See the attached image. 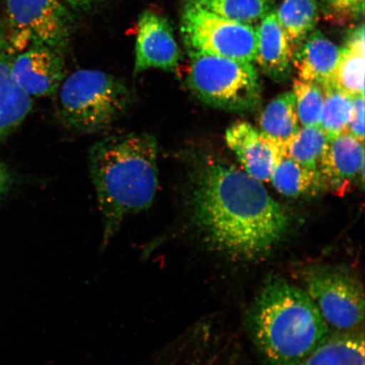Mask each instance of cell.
<instances>
[{"label": "cell", "instance_id": "6da1fadb", "mask_svg": "<svg viewBox=\"0 0 365 365\" xmlns=\"http://www.w3.org/2000/svg\"><path fill=\"white\" fill-rule=\"evenodd\" d=\"M188 216L205 244L242 261L270 252L289 226L284 208L261 181L211 158L197 163L191 175Z\"/></svg>", "mask_w": 365, "mask_h": 365}, {"label": "cell", "instance_id": "7a4b0ae2", "mask_svg": "<svg viewBox=\"0 0 365 365\" xmlns=\"http://www.w3.org/2000/svg\"><path fill=\"white\" fill-rule=\"evenodd\" d=\"M158 144L148 132L112 135L89 150V171L103 223V250L126 219L152 207L158 187Z\"/></svg>", "mask_w": 365, "mask_h": 365}, {"label": "cell", "instance_id": "3957f363", "mask_svg": "<svg viewBox=\"0 0 365 365\" xmlns=\"http://www.w3.org/2000/svg\"><path fill=\"white\" fill-rule=\"evenodd\" d=\"M255 345L267 365H300L329 336V327L302 287L268 277L250 308Z\"/></svg>", "mask_w": 365, "mask_h": 365}, {"label": "cell", "instance_id": "277c9868", "mask_svg": "<svg viewBox=\"0 0 365 365\" xmlns=\"http://www.w3.org/2000/svg\"><path fill=\"white\" fill-rule=\"evenodd\" d=\"M58 91L63 125L84 134L107 129L125 115L135 101L125 81L101 71H77L63 80Z\"/></svg>", "mask_w": 365, "mask_h": 365}, {"label": "cell", "instance_id": "5b68a950", "mask_svg": "<svg viewBox=\"0 0 365 365\" xmlns=\"http://www.w3.org/2000/svg\"><path fill=\"white\" fill-rule=\"evenodd\" d=\"M190 71L186 84L202 103L228 112H250L262 98L253 63L187 51Z\"/></svg>", "mask_w": 365, "mask_h": 365}, {"label": "cell", "instance_id": "8992f818", "mask_svg": "<svg viewBox=\"0 0 365 365\" xmlns=\"http://www.w3.org/2000/svg\"><path fill=\"white\" fill-rule=\"evenodd\" d=\"M180 34L186 51L253 63L257 58V29L225 19L185 0L180 16Z\"/></svg>", "mask_w": 365, "mask_h": 365}, {"label": "cell", "instance_id": "52a82bcc", "mask_svg": "<svg viewBox=\"0 0 365 365\" xmlns=\"http://www.w3.org/2000/svg\"><path fill=\"white\" fill-rule=\"evenodd\" d=\"M300 279L328 327L341 332L358 331L364 318V287L359 277L344 267L317 264L304 267Z\"/></svg>", "mask_w": 365, "mask_h": 365}, {"label": "cell", "instance_id": "ba28073f", "mask_svg": "<svg viewBox=\"0 0 365 365\" xmlns=\"http://www.w3.org/2000/svg\"><path fill=\"white\" fill-rule=\"evenodd\" d=\"M6 34L16 53L33 47L63 53L73 19L63 0H6Z\"/></svg>", "mask_w": 365, "mask_h": 365}, {"label": "cell", "instance_id": "9c48e42d", "mask_svg": "<svg viewBox=\"0 0 365 365\" xmlns=\"http://www.w3.org/2000/svg\"><path fill=\"white\" fill-rule=\"evenodd\" d=\"M180 51L170 22L152 11L141 14L135 43V76L150 68L175 71Z\"/></svg>", "mask_w": 365, "mask_h": 365}, {"label": "cell", "instance_id": "30bf717a", "mask_svg": "<svg viewBox=\"0 0 365 365\" xmlns=\"http://www.w3.org/2000/svg\"><path fill=\"white\" fill-rule=\"evenodd\" d=\"M11 71L17 86L31 98L51 97L66 79L63 53L44 47L23 50L14 57Z\"/></svg>", "mask_w": 365, "mask_h": 365}, {"label": "cell", "instance_id": "8fae6325", "mask_svg": "<svg viewBox=\"0 0 365 365\" xmlns=\"http://www.w3.org/2000/svg\"><path fill=\"white\" fill-rule=\"evenodd\" d=\"M318 173L322 189L344 195L359 178L364 181V143L346 132L328 140Z\"/></svg>", "mask_w": 365, "mask_h": 365}, {"label": "cell", "instance_id": "7c38bea8", "mask_svg": "<svg viewBox=\"0 0 365 365\" xmlns=\"http://www.w3.org/2000/svg\"><path fill=\"white\" fill-rule=\"evenodd\" d=\"M225 139L246 173L261 182L271 181L278 160L284 152L275 141L247 122L236 123L228 128Z\"/></svg>", "mask_w": 365, "mask_h": 365}, {"label": "cell", "instance_id": "4fadbf2b", "mask_svg": "<svg viewBox=\"0 0 365 365\" xmlns=\"http://www.w3.org/2000/svg\"><path fill=\"white\" fill-rule=\"evenodd\" d=\"M4 23L0 22V139L12 133L33 109V98L14 81L11 66L16 56Z\"/></svg>", "mask_w": 365, "mask_h": 365}, {"label": "cell", "instance_id": "5bb4252c", "mask_svg": "<svg viewBox=\"0 0 365 365\" xmlns=\"http://www.w3.org/2000/svg\"><path fill=\"white\" fill-rule=\"evenodd\" d=\"M340 48L319 30H314L294 49L299 79L324 86L334 85Z\"/></svg>", "mask_w": 365, "mask_h": 365}, {"label": "cell", "instance_id": "9a60e30c", "mask_svg": "<svg viewBox=\"0 0 365 365\" xmlns=\"http://www.w3.org/2000/svg\"><path fill=\"white\" fill-rule=\"evenodd\" d=\"M257 33L258 45L255 61L262 72L277 81L289 78L294 49L277 20L275 10L259 21Z\"/></svg>", "mask_w": 365, "mask_h": 365}, {"label": "cell", "instance_id": "2e32d148", "mask_svg": "<svg viewBox=\"0 0 365 365\" xmlns=\"http://www.w3.org/2000/svg\"><path fill=\"white\" fill-rule=\"evenodd\" d=\"M364 27L352 31L344 47L336 68L334 86L346 94L364 95Z\"/></svg>", "mask_w": 365, "mask_h": 365}, {"label": "cell", "instance_id": "e0dca14e", "mask_svg": "<svg viewBox=\"0 0 365 365\" xmlns=\"http://www.w3.org/2000/svg\"><path fill=\"white\" fill-rule=\"evenodd\" d=\"M300 365H365L364 333L329 336Z\"/></svg>", "mask_w": 365, "mask_h": 365}, {"label": "cell", "instance_id": "ac0fdd59", "mask_svg": "<svg viewBox=\"0 0 365 365\" xmlns=\"http://www.w3.org/2000/svg\"><path fill=\"white\" fill-rule=\"evenodd\" d=\"M262 132L284 150L299 129L293 91L278 95L269 103L259 120Z\"/></svg>", "mask_w": 365, "mask_h": 365}, {"label": "cell", "instance_id": "d6986e66", "mask_svg": "<svg viewBox=\"0 0 365 365\" xmlns=\"http://www.w3.org/2000/svg\"><path fill=\"white\" fill-rule=\"evenodd\" d=\"M271 180L278 192L289 197L314 194L322 189L319 173L301 165L284 152L278 160Z\"/></svg>", "mask_w": 365, "mask_h": 365}, {"label": "cell", "instance_id": "ffe728a7", "mask_svg": "<svg viewBox=\"0 0 365 365\" xmlns=\"http://www.w3.org/2000/svg\"><path fill=\"white\" fill-rule=\"evenodd\" d=\"M318 0H284L276 15L294 49L314 30L319 16Z\"/></svg>", "mask_w": 365, "mask_h": 365}, {"label": "cell", "instance_id": "44dd1931", "mask_svg": "<svg viewBox=\"0 0 365 365\" xmlns=\"http://www.w3.org/2000/svg\"><path fill=\"white\" fill-rule=\"evenodd\" d=\"M200 7L225 19L252 25L274 10L275 0H194Z\"/></svg>", "mask_w": 365, "mask_h": 365}, {"label": "cell", "instance_id": "7402d4cb", "mask_svg": "<svg viewBox=\"0 0 365 365\" xmlns=\"http://www.w3.org/2000/svg\"><path fill=\"white\" fill-rule=\"evenodd\" d=\"M327 135L319 126H303L284 149L287 157L301 165L317 171L328 144Z\"/></svg>", "mask_w": 365, "mask_h": 365}, {"label": "cell", "instance_id": "603a6c76", "mask_svg": "<svg viewBox=\"0 0 365 365\" xmlns=\"http://www.w3.org/2000/svg\"><path fill=\"white\" fill-rule=\"evenodd\" d=\"M322 89L324 102L319 126L331 140L348 130L352 111V97L333 84L324 86Z\"/></svg>", "mask_w": 365, "mask_h": 365}, {"label": "cell", "instance_id": "cb8c5ba5", "mask_svg": "<svg viewBox=\"0 0 365 365\" xmlns=\"http://www.w3.org/2000/svg\"><path fill=\"white\" fill-rule=\"evenodd\" d=\"M297 114L302 126H319L321 122L324 93L314 82L295 80L293 86Z\"/></svg>", "mask_w": 365, "mask_h": 365}, {"label": "cell", "instance_id": "d4e9b609", "mask_svg": "<svg viewBox=\"0 0 365 365\" xmlns=\"http://www.w3.org/2000/svg\"><path fill=\"white\" fill-rule=\"evenodd\" d=\"M321 4L327 20L336 24H344L364 14V4L359 0H321Z\"/></svg>", "mask_w": 365, "mask_h": 365}, {"label": "cell", "instance_id": "484cf974", "mask_svg": "<svg viewBox=\"0 0 365 365\" xmlns=\"http://www.w3.org/2000/svg\"><path fill=\"white\" fill-rule=\"evenodd\" d=\"M364 95L353 96L352 111L346 133L354 136V138L364 141Z\"/></svg>", "mask_w": 365, "mask_h": 365}, {"label": "cell", "instance_id": "4316f807", "mask_svg": "<svg viewBox=\"0 0 365 365\" xmlns=\"http://www.w3.org/2000/svg\"><path fill=\"white\" fill-rule=\"evenodd\" d=\"M68 6L80 10H88L98 4L101 0H63Z\"/></svg>", "mask_w": 365, "mask_h": 365}, {"label": "cell", "instance_id": "83f0119b", "mask_svg": "<svg viewBox=\"0 0 365 365\" xmlns=\"http://www.w3.org/2000/svg\"><path fill=\"white\" fill-rule=\"evenodd\" d=\"M9 182H10V176H9L8 171L6 167L2 163H0V200H1L4 193L6 192Z\"/></svg>", "mask_w": 365, "mask_h": 365}, {"label": "cell", "instance_id": "f1b7e54d", "mask_svg": "<svg viewBox=\"0 0 365 365\" xmlns=\"http://www.w3.org/2000/svg\"><path fill=\"white\" fill-rule=\"evenodd\" d=\"M360 3L364 4V0H359Z\"/></svg>", "mask_w": 365, "mask_h": 365}]
</instances>
